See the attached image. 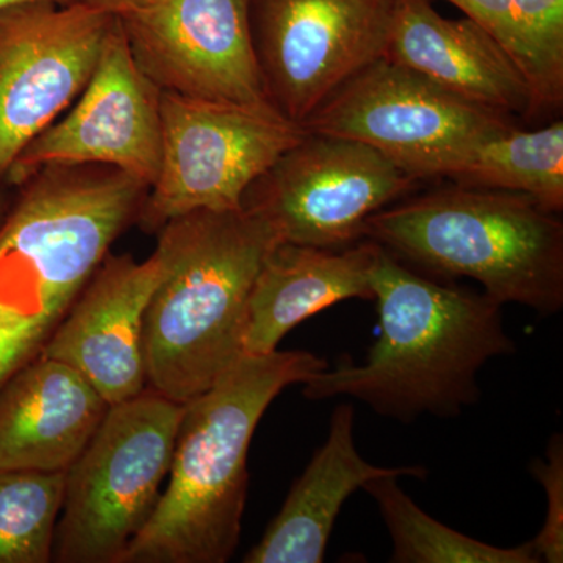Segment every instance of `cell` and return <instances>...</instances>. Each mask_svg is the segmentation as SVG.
<instances>
[{
  "instance_id": "obj_1",
  "label": "cell",
  "mask_w": 563,
  "mask_h": 563,
  "mask_svg": "<svg viewBox=\"0 0 563 563\" xmlns=\"http://www.w3.org/2000/svg\"><path fill=\"white\" fill-rule=\"evenodd\" d=\"M379 339L355 365L343 355L303 383L310 401L354 398L391 420L455 418L479 401L477 373L517 343L501 303L485 292L426 279L379 244L372 268Z\"/></svg>"
},
{
  "instance_id": "obj_2",
  "label": "cell",
  "mask_w": 563,
  "mask_h": 563,
  "mask_svg": "<svg viewBox=\"0 0 563 563\" xmlns=\"http://www.w3.org/2000/svg\"><path fill=\"white\" fill-rule=\"evenodd\" d=\"M0 224V390L46 350L150 188L102 165H54Z\"/></svg>"
},
{
  "instance_id": "obj_3",
  "label": "cell",
  "mask_w": 563,
  "mask_h": 563,
  "mask_svg": "<svg viewBox=\"0 0 563 563\" xmlns=\"http://www.w3.org/2000/svg\"><path fill=\"white\" fill-rule=\"evenodd\" d=\"M328 368L307 351L243 355L209 390L184 404L169 483L121 563H224L242 537L247 453L268 407Z\"/></svg>"
},
{
  "instance_id": "obj_4",
  "label": "cell",
  "mask_w": 563,
  "mask_h": 563,
  "mask_svg": "<svg viewBox=\"0 0 563 563\" xmlns=\"http://www.w3.org/2000/svg\"><path fill=\"white\" fill-rule=\"evenodd\" d=\"M157 235L165 268L144 318L147 387L185 404L243 357L252 287L280 240L244 209L190 211Z\"/></svg>"
},
{
  "instance_id": "obj_5",
  "label": "cell",
  "mask_w": 563,
  "mask_h": 563,
  "mask_svg": "<svg viewBox=\"0 0 563 563\" xmlns=\"http://www.w3.org/2000/svg\"><path fill=\"white\" fill-rule=\"evenodd\" d=\"M363 239L440 276L470 277L501 303L563 309V224L521 192L439 188L368 218Z\"/></svg>"
},
{
  "instance_id": "obj_6",
  "label": "cell",
  "mask_w": 563,
  "mask_h": 563,
  "mask_svg": "<svg viewBox=\"0 0 563 563\" xmlns=\"http://www.w3.org/2000/svg\"><path fill=\"white\" fill-rule=\"evenodd\" d=\"M181 410L150 387L109 407L66 472L55 562L121 563L161 499Z\"/></svg>"
},
{
  "instance_id": "obj_7",
  "label": "cell",
  "mask_w": 563,
  "mask_h": 563,
  "mask_svg": "<svg viewBox=\"0 0 563 563\" xmlns=\"http://www.w3.org/2000/svg\"><path fill=\"white\" fill-rule=\"evenodd\" d=\"M272 102L203 101L162 91V163L135 224L157 233L196 210H240L252 184L306 136Z\"/></svg>"
},
{
  "instance_id": "obj_8",
  "label": "cell",
  "mask_w": 563,
  "mask_h": 563,
  "mask_svg": "<svg viewBox=\"0 0 563 563\" xmlns=\"http://www.w3.org/2000/svg\"><path fill=\"white\" fill-rule=\"evenodd\" d=\"M302 128L361 141L415 180L451 179L510 118L380 58L333 92Z\"/></svg>"
},
{
  "instance_id": "obj_9",
  "label": "cell",
  "mask_w": 563,
  "mask_h": 563,
  "mask_svg": "<svg viewBox=\"0 0 563 563\" xmlns=\"http://www.w3.org/2000/svg\"><path fill=\"white\" fill-rule=\"evenodd\" d=\"M417 181L361 141L307 132L251 185L242 207L280 242L342 250Z\"/></svg>"
},
{
  "instance_id": "obj_10",
  "label": "cell",
  "mask_w": 563,
  "mask_h": 563,
  "mask_svg": "<svg viewBox=\"0 0 563 563\" xmlns=\"http://www.w3.org/2000/svg\"><path fill=\"white\" fill-rule=\"evenodd\" d=\"M398 0H250L252 43L269 102L302 125L385 58Z\"/></svg>"
},
{
  "instance_id": "obj_11",
  "label": "cell",
  "mask_w": 563,
  "mask_h": 563,
  "mask_svg": "<svg viewBox=\"0 0 563 563\" xmlns=\"http://www.w3.org/2000/svg\"><path fill=\"white\" fill-rule=\"evenodd\" d=\"M114 21L84 2L0 10V187L24 147L87 87Z\"/></svg>"
},
{
  "instance_id": "obj_12",
  "label": "cell",
  "mask_w": 563,
  "mask_h": 563,
  "mask_svg": "<svg viewBox=\"0 0 563 563\" xmlns=\"http://www.w3.org/2000/svg\"><path fill=\"white\" fill-rule=\"evenodd\" d=\"M162 163V91L136 65L121 22L68 113L18 155L5 185L21 187L46 166L102 165L151 188Z\"/></svg>"
},
{
  "instance_id": "obj_13",
  "label": "cell",
  "mask_w": 563,
  "mask_h": 563,
  "mask_svg": "<svg viewBox=\"0 0 563 563\" xmlns=\"http://www.w3.org/2000/svg\"><path fill=\"white\" fill-rule=\"evenodd\" d=\"M118 20L136 65L158 90L242 106L269 102L250 0H151Z\"/></svg>"
},
{
  "instance_id": "obj_14",
  "label": "cell",
  "mask_w": 563,
  "mask_h": 563,
  "mask_svg": "<svg viewBox=\"0 0 563 563\" xmlns=\"http://www.w3.org/2000/svg\"><path fill=\"white\" fill-rule=\"evenodd\" d=\"M163 268L157 247L143 262L109 252L41 355L73 366L109 406L146 390L144 318Z\"/></svg>"
},
{
  "instance_id": "obj_15",
  "label": "cell",
  "mask_w": 563,
  "mask_h": 563,
  "mask_svg": "<svg viewBox=\"0 0 563 563\" xmlns=\"http://www.w3.org/2000/svg\"><path fill=\"white\" fill-rule=\"evenodd\" d=\"M385 58L484 109L531 120V91L512 55L479 22L446 20L431 0H398Z\"/></svg>"
},
{
  "instance_id": "obj_16",
  "label": "cell",
  "mask_w": 563,
  "mask_h": 563,
  "mask_svg": "<svg viewBox=\"0 0 563 563\" xmlns=\"http://www.w3.org/2000/svg\"><path fill=\"white\" fill-rule=\"evenodd\" d=\"M109 407L73 366L40 355L0 390V468L68 472Z\"/></svg>"
},
{
  "instance_id": "obj_17",
  "label": "cell",
  "mask_w": 563,
  "mask_h": 563,
  "mask_svg": "<svg viewBox=\"0 0 563 563\" xmlns=\"http://www.w3.org/2000/svg\"><path fill=\"white\" fill-rule=\"evenodd\" d=\"M379 244L342 250L279 242L266 255L247 302L243 354L265 355L291 329L347 299L373 301L372 268Z\"/></svg>"
},
{
  "instance_id": "obj_18",
  "label": "cell",
  "mask_w": 563,
  "mask_h": 563,
  "mask_svg": "<svg viewBox=\"0 0 563 563\" xmlns=\"http://www.w3.org/2000/svg\"><path fill=\"white\" fill-rule=\"evenodd\" d=\"M355 410L339 404L329 421L325 442L292 484L280 512L244 563H321L333 525L352 493L377 477L424 479V466H377L358 453L354 440Z\"/></svg>"
},
{
  "instance_id": "obj_19",
  "label": "cell",
  "mask_w": 563,
  "mask_h": 563,
  "mask_svg": "<svg viewBox=\"0 0 563 563\" xmlns=\"http://www.w3.org/2000/svg\"><path fill=\"white\" fill-rule=\"evenodd\" d=\"M465 187L521 192L543 209H563V121L539 131H507L484 141L451 177Z\"/></svg>"
},
{
  "instance_id": "obj_20",
  "label": "cell",
  "mask_w": 563,
  "mask_h": 563,
  "mask_svg": "<svg viewBox=\"0 0 563 563\" xmlns=\"http://www.w3.org/2000/svg\"><path fill=\"white\" fill-rule=\"evenodd\" d=\"M363 490L376 501L391 539L395 563H540L532 543L501 548L448 528L402 490L398 477L369 481Z\"/></svg>"
},
{
  "instance_id": "obj_21",
  "label": "cell",
  "mask_w": 563,
  "mask_h": 563,
  "mask_svg": "<svg viewBox=\"0 0 563 563\" xmlns=\"http://www.w3.org/2000/svg\"><path fill=\"white\" fill-rule=\"evenodd\" d=\"M65 476L0 468V563L54 561Z\"/></svg>"
},
{
  "instance_id": "obj_22",
  "label": "cell",
  "mask_w": 563,
  "mask_h": 563,
  "mask_svg": "<svg viewBox=\"0 0 563 563\" xmlns=\"http://www.w3.org/2000/svg\"><path fill=\"white\" fill-rule=\"evenodd\" d=\"M518 68L531 91V120L562 109L563 0H509Z\"/></svg>"
},
{
  "instance_id": "obj_23",
  "label": "cell",
  "mask_w": 563,
  "mask_h": 563,
  "mask_svg": "<svg viewBox=\"0 0 563 563\" xmlns=\"http://www.w3.org/2000/svg\"><path fill=\"white\" fill-rule=\"evenodd\" d=\"M529 472L542 485L547 515L542 529L531 540L540 562H563V437L555 432L548 442L544 459H533Z\"/></svg>"
},
{
  "instance_id": "obj_24",
  "label": "cell",
  "mask_w": 563,
  "mask_h": 563,
  "mask_svg": "<svg viewBox=\"0 0 563 563\" xmlns=\"http://www.w3.org/2000/svg\"><path fill=\"white\" fill-rule=\"evenodd\" d=\"M466 18L479 22L512 55L518 66V41L509 0H448Z\"/></svg>"
},
{
  "instance_id": "obj_25",
  "label": "cell",
  "mask_w": 563,
  "mask_h": 563,
  "mask_svg": "<svg viewBox=\"0 0 563 563\" xmlns=\"http://www.w3.org/2000/svg\"><path fill=\"white\" fill-rule=\"evenodd\" d=\"M80 2L87 3L92 9L106 11V13L118 16V14L124 13V11L151 2V0H80Z\"/></svg>"
},
{
  "instance_id": "obj_26",
  "label": "cell",
  "mask_w": 563,
  "mask_h": 563,
  "mask_svg": "<svg viewBox=\"0 0 563 563\" xmlns=\"http://www.w3.org/2000/svg\"><path fill=\"white\" fill-rule=\"evenodd\" d=\"M32 2V0H0V10L5 7L14 5V3ZM46 2L58 3V5H69V3L80 2V0H46Z\"/></svg>"
},
{
  "instance_id": "obj_27",
  "label": "cell",
  "mask_w": 563,
  "mask_h": 563,
  "mask_svg": "<svg viewBox=\"0 0 563 563\" xmlns=\"http://www.w3.org/2000/svg\"><path fill=\"white\" fill-rule=\"evenodd\" d=\"M9 201H7L5 195H3L2 190H0V224H2L3 218H5L7 211H9Z\"/></svg>"
}]
</instances>
